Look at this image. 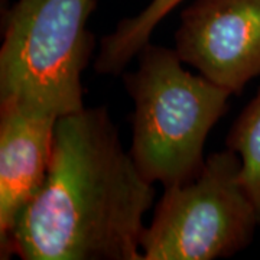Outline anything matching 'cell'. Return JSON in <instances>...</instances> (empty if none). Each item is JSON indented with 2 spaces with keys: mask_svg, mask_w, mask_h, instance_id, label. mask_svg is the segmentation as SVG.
Segmentation results:
<instances>
[{
  "mask_svg": "<svg viewBox=\"0 0 260 260\" xmlns=\"http://www.w3.org/2000/svg\"><path fill=\"white\" fill-rule=\"evenodd\" d=\"M152 185L104 107L65 114L56 121L47 179L20 214L6 259L142 260Z\"/></svg>",
  "mask_w": 260,
  "mask_h": 260,
  "instance_id": "6da1fadb",
  "label": "cell"
},
{
  "mask_svg": "<svg viewBox=\"0 0 260 260\" xmlns=\"http://www.w3.org/2000/svg\"><path fill=\"white\" fill-rule=\"evenodd\" d=\"M138 58V70L124 75L135 103L130 156L152 184H185L204 167L207 136L232 94L186 71L175 49L148 42Z\"/></svg>",
  "mask_w": 260,
  "mask_h": 260,
  "instance_id": "7a4b0ae2",
  "label": "cell"
},
{
  "mask_svg": "<svg viewBox=\"0 0 260 260\" xmlns=\"http://www.w3.org/2000/svg\"><path fill=\"white\" fill-rule=\"evenodd\" d=\"M94 6V0H18L5 19L0 99H19L58 117L83 110Z\"/></svg>",
  "mask_w": 260,
  "mask_h": 260,
  "instance_id": "3957f363",
  "label": "cell"
},
{
  "mask_svg": "<svg viewBox=\"0 0 260 260\" xmlns=\"http://www.w3.org/2000/svg\"><path fill=\"white\" fill-rule=\"evenodd\" d=\"M260 223L243 186L240 158L227 148L200 174L165 188L140 239L142 260H214L250 244Z\"/></svg>",
  "mask_w": 260,
  "mask_h": 260,
  "instance_id": "277c9868",
  "label": "cell"
},
{
  "mask_svg": "<svg viewBox=\"0 0 260 260\" xmlns=\"http://www.w3.org/2000/svg\"><path fill=\"white\" fill-rule=\"evenodd\" d=\"M175 51L211 83L240 94L260 75V0H194L181 15Z\"/></svg>",
  "mask_w": 260,
  "mask_h": 260,
  "instance_id": "5b68a950",
  "label": "cell"
},
{
  "mask_svg": "<svg viewBox=\"0 0 260 260\" xmlns=\"http://www.w3.org/2000/svg\"><path fill=\"white\" fill-rule=\"evenodd\" d=\"M58 116L19 99H0V254L6 259L22 211L42 188Z\"/></svg>",
  "mask_w": 260,
  "mask_h": 260,
  "instance_id": "8992f818",
  "label": "cell"
},
{
  "mask_svg": "<svg viewBox=\"0 0 260 260\" xmlns=\"http://www.w3.org/2000/svg\"><path fill=\"white\" fill-rule=\"evenodd\" d=\"M184 0H150L145 9L133 18L123 19L114 32L102 39L100 54L94 70L99 74L117 75L126 68L132 58L150 39L152 32Z\"/></svg>",
  "mask_w": 260,
  "mask_h": 260,
  "instance_id": "52a82bcc",
  "label": "cell"
},
{
  "mask_svg": "<svg viewBox=\"0 0 260 260\" xmlns=\"http://www.w3.org/2000/svg\"><path fill=\"white\" fill-rule=\"evenodd\" d=\"M227 148L240 158V178L260 220V88L234 121Z\"/></svg>",
  "mask_w": 260,
  "mask_h": 260,
  "instance_id": "ba28073f",
  "label": "cell"
}]
</instances>
